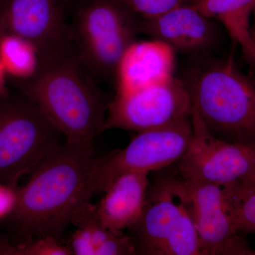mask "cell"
Returning a JSON list of instances; mask_svg holds the SVG:
<instances>
[{
    "instance_id": "23",
    "label": "cell",
    "mask_w": 255,
    "mask_h": 255,
    "mask_svg": "<svg viewBox=\"0 0 255 255\" xmlns=\"http://www.w3.org/2000/svg\"><path fill=\"white\" fill-rule=\"evenodd\" d=\"M201 1H202V0H191V3H192V4H196L200 2Z\"/></svg>"
},
{
    "instance_id": "22",
    "label": "cell",
    "mask_w": 255,
    "mask_h": 255,
    "mask_svg": "<svg viewBox=\"0 0 255 255\" xmlns=\"http://www.w3.org/2000/svg\"><path fill=\"white\" fill-rule=\"evenodd\" d=\"M254 13H255V24L253 28H251V36L252 39H253V44H254V46L255 48V6L254 8Z\"/></svg>"
},
{
    "instance_id": "10",
    "label": "cell",
    "mask_w": 255,
    "mask_h": 255,
    "mask_svg": "<svg viewBox=\"0 0 255 255\" xmlns=\"http://www.w3.org/2000/svg\"><path fill=\"white\" fill-rule=\"evenodd\" d=\"M67 0H4L0 6V36L32 42L43 64L73 54Z\"/></svg>"
},
{
    "instance_id": "16",
    "label": "cell",
    "mask_w": 255,
    "mask_h": 255,
    "mask_svg": "<svg viewBox=\"0 0 255 255\" xmlns=\"http://www.w3.org/2000/svg\"><path fill=\"white\" fill-rule=\"evenodd\" d=\"M66 246L74 255H135L133 241L128 235L117 233L90 219L77 225Z\"/></svg>"
},
{
    "instance_id": "19",
    "label": "cell",
    "mask_w": 255,
    "mask_h": 255,
    "mask_svg": "<svg viewBox=\"0 0 255 255\" xmlns=\"http://www.w3.org/2000/svg\"><path fill=\"white\" fill-rule=\"evenodd\" d=\"M141 18L161 16L182 5L192 4L191 0H119Z\"/></svg>"
},
{
    "instance_id": "21",
    "label": "cell",
    "mask_w": 255,
    "mask_h": 255,
    "mask_svg": "<svg viewBox=\"0 0 255 255\" xmlns=\"http://www.w3.org/2000/svg\"><path fill=\"white\" fill-rule=\"evenodd\" d=\"M8 79L4 66L0 61V96L6 95L11 90L8 87Z\"/></svg>"
},
{
    "instance_id": "24",
    "label": "cell",
    "mask_w": 255,
    "mask_h": 255,
    "mask_svg": "<svg viewBox=\"0 0 255 255\" xmlns=\"http://www.w3.org/2000/svg\"><path fill=\"white\" fill-rule=\"evenodd\" d=\"M4 0H0V6H1V4H2L3 1H4Z\"/></svg>"
},
{
    "instance_id": "17",
    "label": "cell",
    "mask_w": 255,
    "mask_h": 255,
    "mask_svg": "<svg viewBox=\"0 0 255 255\" xmlns=\"http://www.w3.org/2000/svg\"><path fill=\"white\" fill-rule=\"evenodd\" d=\"M0 61L11 83L31 80L43 66L36 46L26 38L9 33L0 36Z\"/></svg>"
},
{
    "instance_id": "5",
    "label": "cell",
    "mask_w": 255,
    "mask_h": 255,
    "mask_svg": "<svg viewBox=\"0 0 255 255\" xmlns=\"http://www.w3.org/2000/svg\"><path fill=\"white\" fill-rule=\"evenodd\" d=\"M138 255H201L185 181L176 172L154 178L140 218L128 228Z\"/></svg>"
},
{
    "instance_id": "3",
    "label": "cell",
    "mask_w": 255,
    "mask_h": 255,
    "mask_svg": "<svg viewBox=\"0 0 255 255\" xmlns=\"http://www.w3.org/2000/svg\"><path fill=\"white\" fill-rule=\"evenodd\" d=\"M196 58L181 80L206 129L227 141L255 145V79L233 55Z\"/></svg>"
},
{
    "instance_id": "15",
    "label": "cell",
    "mask_w": 255,
    "mask_h": 255,
    "mask_svg": "<svg viewBox=\"0 0 255 255\" xmlns=\"http://www.w3.org/2000/svg\"><path fill=\"white\" fill-rule=\"evenodd\" d=\"M194 5L208 18L222 23L255 73V48L251 26L255 0H202Z\"/></svg>"
},
{
    "instance_id": "8",
    "label": "cell",
    "mask_w": 255,
    "mask_h": 255,
    "mask_svg": "<svg viewBox=\"0 0 255 255\" xmlns=\"http://www.w3.org/2000/svg\"><path fill=\"white\" fill-rule=\"evenodd\" d=\"M193 138L175 170L186 180L226 186L255 175V144L238 143L214 136L195 109L191 114Z\"/></svg>"
},
{
    "instance_id": "1",
    "label": "cell",
    "mask_w": 255,
    "mask_h": 255,
    "mask_svg": "<svg viewBox=\"0 0 255 255\" xmlns=\"http://www.w3.org/2000/svg\"><path fill=\"white\" fill-rule=\"evenodd\" d=\"M95 149L65 140L18 187L16 208L4 220L13 246L42 238L61 242L94 196L90 182Z\"/></svg>"
},
{
    "instance_id": "14",
    "label": "cell",
    "mask_w": 255,
    "mask_h": 255,
    "mask_svg": "<svg viewBox=\"0 0 255 255\" xmlns=\"http://www.w3.org/2000/svg\"><path fill=\"white\" fill-rule=\"evenodd\" d=\"M175 54L170 46L157 40L132 43L117 68L116 95L136 91L172 78Z\"/></svg>"
},
{
    "instance_id": "6",
    "label": "cell",
    "mask_w": 255,
    "mask_h": 255,
    "mask_svg": "<svg viewBox=\"0 0 255 255\" xmlns=\"http://www.w3.org/2000/svg\"><path fill=\"white\" fill-rule=\"evenodd\" d=\"M61 133L22 92L0 96V183L17 188L61 143Z\"/></svg>"
},
{
    "instance_id": "11",
    "label": "cell",
    "mask_w": 255,
    "mask_h": 255,
    "mask_svg": "<svg viewBox=\"0 0 255 255\" xmlns=\"http://www.w3.org/2000/svg\"><path fill=\"white\" fill-rule=\"evenodd\" d=\"M201 255H255L238 235L223 186L186 180Z\"/></svg>"
},
{
    "instance_id": "20",
    "label": "cell",
    "mask_w": 255,
    "mask_h": 255,
    "mask_svg": "<svg viewBox=\"0 0 255 255\" xmlns=\"http://www.w3.org/2000/svg\"><path fill=\"white\" fill-rule=\"evenodd\" d=\"M18 187L0 183V221L7 219L14 211L17 203Z\"/></svg>"
},
{
    "instance_id": "13",
    "label": "cell",
    "mask_w": 255,
    "mask_h": 255,
    "mask_svg": "<svg viewBox=\"0 0 255 255\" xmlns=\"http://www.w3.org/2000/svg\"><path fill=\"white\" fill-rule=\"evenodd\" d=\"M150 172L132 170L121 174L104 193L98 204H90L79 216L76 226L82 220H93L101 226L122 233L140 218L150 186Z\"/></svg>"
},
{
    "instance_id": "2",
    "label": "cell",
    "mask_w": 255,
    "mask_h": 255,
    "mask_svg": "<svg viewBox=\"0 0 255 255\" xmlns=\"http://www.w3.org/2000/svg\"><path fill=\"white\" fill-rule=\"evenodd\" d=\"M12 85L38 107L65 140L94 148L112 99L75 55L45 63L31 80Z\"/></svg>"
},
{
    "instance_id": "25",
    "label": "cell",
    "mask_w": 255,
    "mask_h": 255,
    "mask_svg": "<svg viewBox=\"0 0 255 255\" xmlns=\"http://www.w3.org/2000/svg\"><path fill=\"white\" fill-rule=\"evenodd\" d=\"M67 1H68V3L71 2L72 1H73V0H67Z\"/></svg>"
},
{
    "instance_id": "12",
    "label": "cell",
    "mask_w": 255,
    "mask_h": 255,
    "mask_svg": "<svg viewBox=\"0 0 255 255\" xmlns=\"http://www.w3.org/2000/svg\"><path fill=\"white\" fill-rule=\"evenodd\" d=\"M211 18L192 4L153 18H140V33L168 45L176 53L204 55L216 46L218 31Z\"/></svg>"
},
{
    "instance_id": "9",
    "label": "cell",
    "mask_w": 255,
    "mask_h": 255,
    "mask_svg": "<svg viewBox=\"0 0 255 255\" xmlns=\"http://www.w3.org/2000/svg\"><path fill=\"white\" fill-rule=\"evenodd\" d=\"M192 102L187 87L175 76L111 100L103 132L123 129L140 132L189 117Z\"/></svg>"
},
{
    "instance_id": "4",
    "label": "cell",
    "mask_w": 255,
    "mask_h": 255,
    "mask_svg": "<svg viewBox=\"0 0 255 255\" xmlns=\"http://www.w3.org/2000/svg\"><path fill=\"white\" fill-rule=\"evenodd\" d=\"M68 17L73 55L101 82L115 83L120 60L140 33V17L119 0H73Z\"/></svg>"
},
{
    "instance_id": "18",
    "label": "cell",
    "mask_w": 255,
    "mask_h": 255,
    "mask_svg": "<svg viewBox=\"0 0 255 255\" xmlns=\"http://www.w3.org/2000/svg\"><path fill=\"white\" fill-rule=\"evenodd\" d=\"M0 255H72L66 245L53 238H42L13 246L8 238L0 241Z\"/></svg>"
},
{
    "instance_id": "7",
    "label": "cell",
    "mask_w": 255,
    "mask_h": 255,
    "mask_svg": "<svg viewBox=\"0 0 255 255\" xmlns=\"http://www.w3.org/2000/svg\"><path fill=\"white\" fill-rule=\"evenodd\" d=\"M137 133L125 148L95 159L90 177L94 195L104 194L125 172L139 170L150 173L177 163L192 141L191 116Z\"/></svg>"
}]
</instances>
